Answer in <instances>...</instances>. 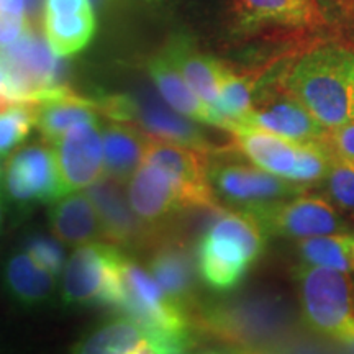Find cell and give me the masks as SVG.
Listing matches in <instances>:
<instances>
[{"label": "cell", "mask_w": 354, "mask_h": 354, "mask_svg": "<svg viewBox=\"0 0 354 354\" xmlns=\"http://www.w3.org/2000/svg\"><path fill=\"white\" fill-rule=\"evenodd\" d=\"M210 184L225 202L251 209L302 194L305 185L274 176L258 166L220 165L210 167Z\"/></svg>", "instance_id": "cell-11"}, {"label": "cell", "mask_w": 354, "mask_h": 354, "mask_svg": "<svg viewBox=\"0 0 354 354\" xmlns=\"http://www.w3.org/2000/svg\"><path fill=\"white\" fill-rule=\"evenodd\" d=\"M243 123L264 128L297 143L323 140L326 133V128L289 92L286 97L254 104Z\"/></svg>", "instance_id": "cell-22"}, {"label": "cell", "mask_w": 354, "mask_h": 354, "mask_svg": "<svg viewBox=\"0 0 354 354\" xmlns=\"http://www.w3.org/2000/svg\"><path fill=\"white\" fill-rule=\"evenodd\" d=\"M86 192L99 215L105 241L118 248H141L153 241V228L143 223L131 209L120 180L102 176Z\"/></svg>", "instance_id": "cell-13"}, {"label": "cell", "mask_w": 354, "mask_h": 354, "mask_svg": "<svg viewBox=\"0 0 354 354\" xmlns=\"http://www.w3.org/2000/svg\"><path fill=\"white\" fill-rule=\"evenodd\" d=\"M26 0H0V15L26 19Z\"/></svg>", "instance_id": "cell-37"}, {"label": "cell", "mask_w": 354, "mask_h": 354, "mask_svg": "<svg viewBox=\"0 0 354 354\" xmlns=\"http://www.w3.org/2000/svg\"><path fill=\"white\" fill-rule=\"evenodd\" d=\"M335 153L331 146L323 143L322 140L300 143L297 166H295L290 180L302 184L305 187H308L310 184L320 183L328 174Z\"/></svg>", "instance_id": "cell-29"}, {"label": "cell", "mask_w": 354, "mask_h": 354, "mask_svg": "<svg viewBox=\"0 0 354 354\" xmlns=\"http://www.w3.org/2000/svg\"><path fill=\"white\" fill-rule=\"evenodd\" d=\"M300 261L354 274V230L299 240Z\"/></svg>", "instance_id": "cell-27"}, {"label": "cell", "mask_w": 354, "mask_h": 354, "mask_svg": "<svg viewBox=\"0 0 354 354\" xmlns=\"http://www.w3.org/2000/svg\"><path fill=\"white\" fill-rule=\"evenodd\" d=\"M166 56L176 69L183 74L196 94L215 107L218 100V88L223 64L214 57L202 55L192 46V43L184 38H177L166 48ZM216 109V107H215Z\"/></svg>", "instance_id": "cell-26"}, {"label": "cell", "mask_w": 354, "mask_h": 354, "mask_svg": "<svg viewBox=\"0 0 354 354\" xmlns=\"http://www.w3.org/2000/svg\"><path fill=\"white\" fill-rule=\"evenodd\" d=\"M149 76L156 84L158 94L167 105H171L176 112L185 115L203 125H214L223 130H228L233 120L221 115L215 107L202 100L196 92L185 82L183 74L176 69L169 57L159 55L153 57L148 64Z\"/></svg>", "instance_id": "cell-21"}, {"label": "cell", "mask_w": 354, "mask_h": 354, "mask_svg": "<svg viewBox=\"0 0 354 354\" xmlns=\"http://www.w3.org/2000/svg\"><path fill=\"white\" fill-rule=\"evenodd\" d=\"M127 196L131 209L143 223L156 230L176 212L185 209L183 192L176 180L151 162H145L130 177Z\"/></svg>", "instance_id": "cell-14"}, {"label": "cell", "mask_w": 354, "mask_h": 354, "mask_svg": "<svg viewBox=\"0 0 354 354\" xmlns=\"http://www.w3.org/2000/svg\"><path fill=\"white\" fill-rule=\"evenodd\" d=\"M149 246L151 253L148 259V271L177 305L189 310L196 286V266L189 248L179 240L166 238H153Z\"/></svg>", "instance_id": "cell-20"}, {"label": "cell", "mask_w": 354, "mask_h": 354, "mask_svg": "<svg viewBox=\"0 0 354 354\" xmlns=\"http://www.w3.org/2000/svg\"><path fill=\"white\" fill-rule=\"evenodd\" d=\"M250 212L263 225L266 233L294 240L322 236L346 230V221L322 196H299L281 198L264 205L241 209Z\"/></svg>", "instance_id": "cell-8"}, {"label": "cell", "mask_w": 354, "mask_h": 354, "mask_svg": "<svg viewBox=\"0 0 354 354\" xmlns=\"http://www.w3.org/2000/svg\"><path fill=\"white\" fill-rule=\"evenodd\" d=\"M97 28L91 0H44L43 33L57 57L82 51Z\"/></svg>", "instance_id": "cell-15"}, {"label": "cell", "mask_w": 354, "mask_h": 354, "mask_svg": "<svg viewBox=\"0 0 354 354\" xmlns=\"http://www.w3.org/2000/svg\"><path fill=\"white\" fill-rule=\"evenodd\" d=\"M91 2H92V3H99V6H100V3L107 2V0H91Z\"/></svg>", "instance_id": "cell-39"}, {"label": "cell", "mask_w": 354, "mask_h": 354, "mask_svg": "<svg viewBox=\"0 0 354 354\" xmlns=\"http://www.w3.org/2000/svg\"><path fill=\"white\" fill-rule=\"evenodd\" d=\"M50 227L57 240L69 246L105 241L94 203L81 190L66 194L51 203Z\"/></svg>", "instance_id": "cell-24"}, {"label": "cell", "mask_w": 354, "mask_h": 354, "mask_svg": "<svg viewBox=\"0 0 354 354\" xmlns=\"http://www.w3.org/2000/svg\"><path fill=\"white\" fill-rule=\"evenodd\" d=\"M266 230L250 212H221L212 220L197 246L198 272L210 289L236 287L266 245Z\"/></svg>", "instance_id": "cell-2"}, {"label": "cell", "mask_w": 354, "mask_h": 354, "mask_svg": "<svg viewBox=\"0 0 354 354\" xmlns=\"http://www.w3.org/2000/svg\"><path fill=\"white\" fill-rule=\"evenodd\" d=\"M115 308L167 339L176 353L192 344L187 310L161 289L148 269L127 254L122 266L120 299Z\"/></svg>", "instance_id": "cell-4"}, {"label": "cell", "mask_w": 354, "mask_h": 354, "mask_svg": "<svg viewBox=\"0 0 354 354\" xmlns=\"http://www.w3.org/2000/svg\"><path fill=\"white\" fill-rule=\"evenodd\" d=\"M97 109L100 115L109 117V120L135 123L153 138L183 143L205 153L210 149V141L201 127L194 123L196 120L176 112L154 92H143L133 97H107L97 102Z\"/></svg>", "instance_id": "cell-6"}, {"label": "cell", "mask_w": 354, "mask_h": 354, "mask_svg": "<svg viewBox=\"0 0 354 354\" xmlns=\"http://www.w3.org/2000/svg\"><path fill=\"white\" fill-rule=\"evenodd\" d=\"M2 169H3V167L0 166V179H2Z\"/></svg>", "instance_id": "cell-40"}, {"label": "cell", "mask_w": 354, "mask_h": 354, "mask_svg": "<svg viewBox=\"0 0 354 354\" xmlns=\"http://www.w3.org/2000/svg\"><path fill=\"white\" fill-rule=\"evenodd\" d=\"M328 145L336 156L354 162V122L331 128L328 133Z\"/></svg>", "instance_id": "cell-33"}, {"label": "cell", "mask_w": 354, "mask_h": 354, "mask_svg": "<svg viewBox=\"0 0 354 354\" xmlns=\"http://www.w3.org/2000/svg\"><path fill=\"white\" fill-rule=\"evenodd\" d=\"M304 322L336 343L354 326V281L348 272L300 261L294 268Z\"/></svg>", "instance_id": "cell-3"}, {"label": "cell", "mask_w": 354, "mask_h": 354, "mask_svg": "<svg viewBox=\"0 0 354 354\" xmlns=\"http://www.w3.org/2000/svg\"><path fill=\"white\" fill-rule=\"evenodd\" d=\"M125 253L109 241L76 246L66 261L61 295L68 307L112 305L122 292V266Z\"/></svg>", "instance_id": "cell-5"}, {"label": "cell", "mask_w": 354, "mask_h": 354, "mask_svg": "<svg viewBox=\"0 0 354 354\" xmlns=\"http://www.w3.org/2000/svg\"><path fill=\"white\" fill-rule=\"evenodd\" d=\"M149 136L135 123L109 120L102 125L104 140V176L127 184L143 165Z\"/></svg>", "instance_id": "cell-25"}, {"label": "cell", "mask_w": 354, "mask_h": 354, "mask_svg": "<svg viewBox=\"0 0 354 354\" xmlns=\"http://www.w3.org/2000/svg\"><path fill=\"white\" fill-rule=\"evenodd\" d=\"M227 131L254 166L290 180L297 166L300 143L243 122H233Z\"/></svg>", "instance_id": "cell-19"}, {"label": "cell", "mask_w": 354, "mask_h": 354, "mask_svg": "<svg viewBox=\"0 0 354 354\" xmlns=\"http://www.w3.org/2000/svg\"><path fill=\"white\" fill-rule=\"evenodd\" d=\"M3 220H6V207H3V197L0 194V233H2L3 228Z\"/></svg>", "instance_id": "cell-38"}, {"label": "cell", "mask_w": 354, "mask_h": 354, "mask_svg": "<svg viewBox=\"0 0 354 354\" xmlns=\"http://www.w3.org/2000/svg\"><path fill=\"white\" fill-rule=\"evenodd\" d=\"M57 241H59L57 238L53 240V238L37 234V236H32L25 243V250L39 266H43L44 269L56 274V276H61L66 261L63 248H61V243Z\"/></svg>", "instance_id": "cell-32"}, {"label": "cell", "mask_w": 354, "mask_h": 354, "mask_svg": "<svg viewBox=\"0 0 354 354\" xmlns=\"http://www.w3.org/2000/svg\"><path fill=\"white\" fill-rule=\"evenodd\" d=\"M2 187L8 203L20 214L37 203H53L63 197L53 148L38 143L13 149L3 165Z\"/></svg>", "instance_id": "cell-7"}, {"label": "cell", "mask_w": 354, "mask_h": 354, "mask_svg": "<svg viewBox=\"0 0 354 354\" xmlns=\"http://www.w3.org/2000/svg\"><path fill=\"white\" fill-rule=\"evenodd\" d=\"M145 162L162 167L183 192L185 207H215V190L210 184L205 151L192 146L149 136Z\"/></svg>", "instance_id": "cell-10"}, {"label": "cell", "mask_w": 354, "mask_h": 354, "mask_svg": "<svg viewBox=\"0 0 354 354\" xmlns=\"http://www.w3.org/2000/svg\"><path fill=\"white\" fill-rule=\"evenodd\" d=\"M286 88L326 130L354 122V51L325 44L295 61Z\"/></svg>", "instance_id": "cell-1"}, {"label": "cell", "mask_w": 354, "mask_h": 354, "mask_svg": "<svg viewBox=\"0 0 354 354\" xmlns=\"http://www.w3.org/2000/svg\"><path fill=\"white\" fill-rule=\"evenodd\" d=\"M35 127V110L28 104H19L0 112V156L10 154L24 143Z\"/></svg>", "instance_id": "cell-30"}, {"label": "cell", "mask_w": 354, "mask_h": 354, "mask_svg": "<svg viewBox=\"0 0 354 354\" xmlns=\"http://www.w3.org/2000/svg\"><path fill=\"white\" fill-rule=\"evenodd\" d=\"M56 274L39 266L25 248L8 256L0 271L6 294L25 308L46 304L56 290Z\"/></svg>", "instance_id": "cell-23"}, {"label": "cell", "mask_w": 354, "mask_h": 354, "mask_svg": "<svg viewBox=\"0 0 354 354\" xmlns=\"http://www.w3.org/2000/svg\"><path fill=\"white\" fill-rule=\"evenodd\" d=\"M13 105H19L13 99L10 92V82H8V74L3 64L2 57H0V112L13 107Z\"/></svg>", "instance_id": "cell-36"}, {"label": "cell", "mask_w": 354, "mask_h": 354, "mask_svg": "<svg viewBox=\"0 0 354 354\" xmlns=\"http://www.w3.org/2000/svg\"><path fill=\"white\" fill-rule=\"evenodd\" d=\"M63 196L87 189L104 176V140L100 120L69 128L51 143Z\"/></svg>", "instance_id": "cell-9"}, {"label": "cell", "mask_w": 354, "mask_h": 354, "mask_svg": "<svg viewBox=\"0 0 354 354\" xmlns=\"http://www.w3.org/2000/svg\"><path fill=\"white\" fill-rule=\"evenodd\" d=\"M326 17H353L354 15V0H318Z\"/></svg>", "instance_id": "cell-35"}, {"label": "cell", "mask_w": 354, "mask_h": 354, "mask_svg": "<svg viewBox=\"0 0 354 354\" xmlns=\"http://www.w3.org/2000/svg\"><path fill=\"white\" fill-rule=\"evenodd\" d=\"M35 110V127L44 143H53L69 128L99 120L97 102L77 95L68 86H53L38 92L30 104Z\"/></svg>", "instance_id": "cell-17"}, {"label": "cell", "mask_w": 354, "mask_h": 354, "mask_svg": "<svg viewBox=\"0 0 354 354\" xmlns=\"http://www.w3.org/2000/svg\"><path fill=\"white\" fill-rule=\"evenodd\" d=\"M254 105L253 84L246 76L236 74L223 64L216 110L233 122H245Z\"/></svg>", "instance_id": "cell-28"}, {"label": "cell", "mask_w": 354, "mask_h": 354, "mask_svg": "<svg viewBox=\"0 0 354 354\" xmlns=\"http://www.w3.org/2000/svg\"><path fill=\"white\" fill-rule=\"evenodd\" d=\"M6 64L10 92L17 104H32L38 92L57 86V56L50 44L30 30L15 44L0 50Z\"/></svg>", "instance_id": "cell-12"}, {"label": "cell", "mask_w": 354, "mask_h": 354, "mask_svg": "<svg viewBox=\"0 0 354 354\" xmlns=\"http://www.w3.org/2000/svg\"><path fill=\"white\" fill-rule=\"evenodd\" d=\"M32 30L28 19L0 15V50L15 44Z\"/></svg>", "instance_id": "cell-34"}, {"label": "cell", "mask_w": 354, "mask_h": 354, "mask_svg": "<svg viewBox=\"0 0 354 354\" xmlns=\"http://www.w3.org/2000/svg\"><path fill=\"white\" fill-rule=\"evenodd\" d=\"M232 8L234 21L243 30L320 28L328 24L318 0H232Z\"/></svg>", "instance_id": "cell-16"}, {"label": "cell", "mask_w": 354, "mask_h": 354, "mask_svg": "<svg viewBox=\"0 0 354 354\" xmlns=\"http://www.w3.org/2000/svg\"><path fill=\"white\" fill-rule=\"evenodd\" d=\"M323 180L331 202L343 209L354 210V162L335 154L328 174Z\"/></svg>", "instance_id": "cell-31"}, {"label": "cell", "mask_w": 354, "mask_h": 354, "mask_svg": "<svg viewBox=\"0 0 354 354\" xmlns=\"http://www.w3.org/2000/svg\"><path fill=\"white\" fill-rule=\"evenodd\" d=\"M76 353L97 354H162L176 353L167 339L154 333L135 318L123 315L91 331L74 346Z\"/></svg>", "instance_id": "cell-18"}]
</instances>
